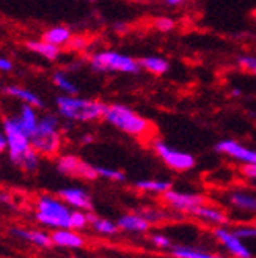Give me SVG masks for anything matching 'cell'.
<instances>
[{"mask_svg":"<svg viewBox=\"0 0 256 258\" xmlns=\"http://www.w3.org/2000/svg\"><path fill=\"white\" fill-rule=\"evenodd\" d=\"M102 120H106L109 124L117 127L118 131L137 139H145L154 131V126H152V123L148 118L142 117L132 107L120 104V102L107 104L104 118Z\"/></svg>","mask_w":256,"mask_h":258,"instance_id":"7a4b0ae2","label":"cell"},{"mask_svg":"<svg viewBox=\"0 0 256 258\" xmlns=\"http://www.w3.org/2000/svg\"><path fill=\"white\" fill-rule=\"evenodd\" d=\"M52 82L61 92V95H79L77 84L71 79L66 71H61V70L55 71L52 74Z\"/></svg>","mask_w":256,"mask_h":258,"instance_id":"603a6c76","label":"cell"},{"mask_svg":"<svg viewBox=\"0 0 256 258\" xmlns=\"http://www.w3.org/2000/svg\"><path fill=\"white\" fill-rule=\"evenodd\" d=\"M25 47H27V50H30V52L50 61L57 60L61 54V47H57L44 40H29V41H25Z\"/></svg>","mask_w":256,"mask_h":258,"instance_id":"ffe728a7","label":"cell"},{"mask_svg":"<svg viewBox=\"0 0 256 258\" xmlns=\"http://www.w3.org/2000/svg\"><path fill=\"white\" fill-rule=\"evenodd\" d=\"M2 93L11 99H16L19 101L21 104H29V106H33L36 109H44V101L43 98L32 92L30 88L27 87H22V85H16V84H10V85H5L2 87Z\"/></svg>","mask_w":256,"mask_h":258,"instance_id":"7c38bea8","label":"cell"},{"mask_svg":"<svg viewBox=\"0 0 256 258\" xmlns=\"http://www.w3.org/2000/svg\"><path fill=\"white\" fill-rule=\"evenodd\" d=\"M96 172H98V176L106 178V179H109V181H113V183H123V181H126L124 172H121L118 169H110V167L98 165L96 167Z\"/></svg>","mask_w":256,"mask_h":258,"instance_id":"4316f807","label":"cell"},{"mask_svg":"<svg viewBox=\"0 0 256 258\" xmlns=\"http://www.w3.org/2000/svg\"><path fill=\"white\" fill-rule=\"evenodd\" d=\"M152 150H154V153L160 158V161L175 172H189L194 169L197 164L194 154L178 150L168 144H165L163 140H154Z\"/></svg>","mask_w":256,"mask_h":258,"instance_id":"52a82bcc","label":"cell"},{"mask_svg":"<svg viewBox=\"0 0 256 258\" xmlns=\"http://www.w3.org/2000/svg\"><path fill=\"white\" fill-rule=\"evenodd\" d=\"M58 196L71 208L82 210V211H92L93 208L92 197L82 187H65L58 192Z\"/></svg>","mask_w":256,"mask_h":258,"instance_id":"4fadbf2b","label":"cell"},{"mask_svg":"<svg viewBox=\"0 0 256 258\" xmlns=\"http://www.w3.org/2000/svg\"><path fill=\"white\" fill-rule=\"evenodd\" d=\"M88 2H98V0H88Z\"/></svg>","mask_w":256,"mask_h":258,"instance_id":"7bdbcfd3","label":"cell"},{"mask_svg":"<svg viewBox=\"0 0 256 258\" xmlns=\"http://www.w3.org/2000/svg\"><path fill=\"white\" fill-rule=\"evenodd\" d=\"M154 27L159 32H172L176 27V21L168 16H160L154 21Z\"/></svg>","mask_w":256,"mask_h":258,"instance_id":"1f68e13d","label":"cell"},{"mask_svg":"<svg viewBox=\"0 0 256 258\" xmlns=\"http://www.w3.org/2000/svg\"><path fill=\"white\" fill-rule=\"evenodd\" d=\"M7 151V137L4 134V131H0V154Z\"/></svg>","mask_w":256,"mask_h":258,"instance_id":"f35d334b","label":"cell"},{"mask_svg":"<svg viewBox=\"0 0 256 258\" xmlns=\"http://www.w3.org/2000/svg\"><path fill=\"white\" fill-rule=\"evenodd\" d=\"M11 235H15L21 239H25L32 242L33 246L38 247H50L52 246V238L49 233L41 230H24V228H11Z\"/></svg>","mask_w":256,"mask_h":258,"instance_id":"d6986e66","label":"cell"},{"mask_svg":"<svg viewBox=\"0 0 256 258\" xmlns=\"http://www.w3.org/2000/svg\"><path fill=\"white\" fill-rule=\"evenodd\" d=\"M240 173L247 179H256V164H242Z\"/></svg>","mask_w":256,"mask_h":258,"instance_id":"d590c367","label":"cell"},{"mask_svg":"<svg viewBox=\"0 0 256 258\" xmlns=\"http://www.w3.org/2000/svg\"><path fill=\"white\" fill-rule=\"evenodd\" d=\"M138 214H142L149 224H157V222H162L167 219V214L162 210H157V208H145L143 211H140Z\"/></svg>","mask_w":256,"mask_h":258,"instance_id":"f1b7e54d","label":"cell"},{"mask_svg":"<svg viewBox=\"0 0 256 258\" xmlns=\"http://www.w3.org/2000/svg\"><path fill=\"white\" fill-rule=\"evenodd\" d=\"M215 151L225 154V156L231 158L234 161H239L242 164H256V150H251L245 145H242L240 142L233 139L220 140L215 145Z\"/></svg>","mask_w":256,"mask_h":258,"instance_id":"30bf717a","label":"cell"},{"mask_svg":"<svg viewBox=\"0 0 256 258\" xmlns=\"http://www.w3.org/2000/svg\"><path fill=\"white\" fill-rule=\"evenodd\" d=\"M162 2L167 5V7H172V8H178V7H183L187 0H162Z\"/></svg>","mask_w":256,"mask_h":258,"instance_id":"74e56055","label":"cell"},{"mask_svg":"<svg viewBox=\"0 0 256 258\" xmlns=\"http://www.w3.org/2000/svg\"><path fill=\"white\" fill-rule=\"evenodd\" d=\"M57 170L61 175L87 179V181H93V179L99 178L96 167L80 159L79 156H75V154H63V156H60L57 159Z\"/></svg>","mask_w":256,"mask_h":258,"instance_id":"ba28073f","label":"cell"},{"mask_svg":"<svg viewBox=\"0 0 256 258\" xmlns=\"http://www.w3.org/2000/svg\"><path fill=\"white\" fill-rule=\"evenodd\" d=\"M40 117H41V115L38 113V109L33 107V106H29V104H21L19 112L16 115L18 123L21 124V127L30 137L35 133V129L38 126V121H40Z\"/></svg>","mask_w":256,"mask_h":258,"instance_id":"ac0fdd59","label":"cell"},{"mask_svg":"<svg viewBox=\"0 0 256 258\" xmlns=\"http://www.w3.org/2000/svg\"><path fill=\"white\" fill-rule=\"evenodd\" d=\"M170 250H172V255L175 258H226V256L219 255V253L204 252V250L187 247V246H173Z\"/></svg>","mask_w":256,"mask_h":258,"instance_id":"484cf974","label":"cell"},{"mask_svg":"<svg viewBox=\"0 0 256 258\" xmlns=\"http://www.w3.org/2000/svg\"><path fill=\"white\" fill-rule=\"evenodd\" d=\"M88 216V222L92 224L93 230L96 231V233L102 235V236H113V235H117L120 228L117 225V222H113L110 221V219H104V217H98L95 216L93 213H87Z\"/></svg>","mask_w":256,"mask_h":258,"instance_id":"7402d4cb","label":"cell"},{"mask_svg":"<svg viewBox=\"0 0 256 258\" xmlns=\"http://www.w3.org/2000/svg\"><path fill=\"white\" fill-rule=\"evenodd\" d=\"M52 242L54 246L58 247H65V249H80L85 246V239L75 233V230L72 228H55V231L52 235Z\"/></svg>","mask_w":256,"mask_h":258,"instance_id":"5bb4252c","label":"cell"},{"mask_svg":"<svg viewBox=\"0 0 256 258\" xmlns=\"http://www.w3.org/2000/svg\"><path fill=\"white\" fill-rule=\"evenodd\" d=\"M13 68H15V63H13V60H10L8 57H0V73L8 74V73L13 71Z\"/></svg>","mask_w":256,"mask_h":258,"instance_id":"8d00e7d4","label":"cell"},{"mask_svg":"<svg viewBox=\"0 0 256 258\" xmlns=\"http://www.w3.org/2000/svg\"><path fill=\"white\" fill-rule=\"evenodd\" d=\"M236 63L240 70L256 76V55H239Z\"/></svg>","mask_w":256,"mask_h":258,"instance_id":"4dcf8cb0","label":"cell"},{"mask_svg":"<svg viewBox=\"0 0 256 258\" xmlns=\"http://www.w3.org/2000/svg\"><path fill=\"white\" fill-rule=\"evenodd\" d=\"M95 139H93V136H83V139H82V142L83 144H92Z\"/></svg>","mask_w":256,"mask_h":258,"instance_id":"ab89813d","label":"cell"},{"mask_svg":"<svg viewBox=\"0 0 256 258\" xmlns=\"http://www.w3.org/2000/svg\"><path fill=\"white\" fill-rule=\"evenodd\" d=\"M55 107L58 117L63 120L92 123L104 118L107 104L99 99L83 98L79 95H58L55 98Z\"/></svg>","mask_w":256,"mask_h":258,"instance_id":"6da1fadb","label":"cell"},{"mask_svg":"<svg viewBox=\"0 0 256 258\" xmlns=\"http://www.w3.org/2000/svg\"><path fill=\"white\" fill-rule=\"evenodd\" d=\"M134 187L142 192L163 194L172 189V181L168 179H138L134 183Z\"/></svg>","mask_w":256,"mask_h":258,"instance_id":"d4e9b609","label":"cell"},{"mask_svg":"<svg viewBox=\"0 0 256 258\" xmlns=\"http://www.w3.org/2000/svg\"><path fill=\"white\" fill-rule=\"evenodd\" d=\"M233 233L240 239H251L256 238V227H237L233 230Z\"/></svg>","mask_w":256,"mask_h":258,"instance_id":"d6a6232c","label":"cell"},{"mask_svg":"<svg viewBox=\"0 0 256 258\" xmlns=\"http://www.w3.org/2000/svg\"><path fill=\"white\" fill-rule=\"evenodd\" d=\"M138 64L142 70H145L149 74H154V76H162L170 70V61L162 55L142 57V58H138Z\"/></svg>","mask_w":256,"mask_h":258,"instance_id":"44dd1931","label":"cell"},{"mask_svg":"<svg viewBox=\"0 0 256 258\" xmlns=\"http://www.w3.org/2000/svg\"><path fill=\"white\" fill-rule=\"evenodd\" d=\"M162 199L172 210L183 211V213H195L197 208H200L201 205L206 203V199H204L201 194L181 192V190H175V189L163 192Z\"/></svg>","mask_w":256,"mask_h":258,"instance_id":"9c48e42d","label":"cell"},{"mask_svg":"<svg viewBox=\"0 0 256 258\" xmlns=\"http://www.w3.org/2000/svg\"><path fill=\"white\" fill-rule=\"evenodd\" d=\"M72 36V30L66 27V25H54V27H49L47 30H44V33L41 35V40L57 47H63L69 44Z\"/></svg>","mask_w":256,"mask_h":258,"instance_id":"2e32d148","label":"cell"},{"mask_svg":"<svg viewBox=\"0 0 256 258\" xmlns=\"http://www.w3.org/2000/svg\"><path fill=\"white\" fill-rule=\"evenodd\" d=\"M117 225L120 230L129 231V233H145V231H148L151 227V224L138 213H131V214L121 216L117 221Z\"/></svg>","mask_w":256,"mask_h":258,"instance_id":"9a60e30c","label":"cell"},{"mask_svg":"<svg viewBox=\"0 0 256 258\" xmlns=\"http://www.w3.org/2000/svg\"><path fill=\"white\" fill-rule=\"evenodd\" d=\"M228 202L237 210L256 213V197L251 196V194H248V192H242V190L231 192L228 196Z\"/></svg>","mask_w":256,"mask_h":258,"instance_id":"cb8c5ba5","label":"cell"},{"mask_svg":"<svg viewBox=\"0 0 256 258\" xmlns=\"http://www.w3.org/2000/svg\"><path fill=\"white\" fill-rule=\"evenodd\" d=\"M38 167H40V154L32 148L22 158V161L19 164V169H22L24 172H35V170H38Z\"/></svg>","mask_w":256,"mask_h":258,"instance_id":"83f0119b","label":"cell"},{"mask_svg":"<svg viewBox=\"0 0 256 258\" xmlns=\"http://www.w3.org/2000/svg\"><path fill=\"white\" fill-rule=\"evenodd\" d=\"M198 219H201L203 222H208L212 225H219V227H225L229 222V217L225 211L215 208V206H209V205H201L200 208H197V211L194 213Z\"/></svg>","mask_w":256,"mask_h":258,"instance_id":"e0dca14e","label":"cell"},{"mask_svg":"<svg viewBox=\"0 0 256 258\" xmlns=\"http://www.w3.org/2000/svg\"><path fill=\"white\" fill-rule=\"evenodd\" d=\"M90 68L96 73H121V74H138L140 64L138 60L121 54L118 50H99L90 57Z\"/></svg>","mask_w":256,"mask_h":258,"instance_id":"277c9868","label":"cell"},{"mask_svg":"<svg viewBox=\"0 0 256 258\" xmlns=\"http://www.w3.org/2000/svg\"><path fill=\"white\" fill-rule=\"evenodd\" d=\"M88 216L82 210L71 211V228L72 230H82L88 225Z\"/></svg>","mask_w":256,"mask_h":258,"instance_id":"f546056e","label":"cell"},{"mask_svg":"<svg viewBox=\"0 0 256 258\" xmlns=\"http://www.w3.org/2000/svg\"><path fill=\"white\" fill-rule=\"evenodd\" d=\"M151 242L154 244V247L157 249H172V241L168 236H165V235H152L151 236Z\"/></svg>","mask_w":256,"mask_h":258,"instance_id":"836d02e7","label":"cell"},{"mask_svg":"<svg viewBox=\"0 0 256 258\" xmlns=\"http://www.w3.org/2000/svg\"><path fill=\"white\" fill-rule=\"evenodd\" d=\"M214 235L233 256H236V258H251L250 249L245 246L244 241L233 233V230H228L225 227H217L214 230Z\"/></svg>","mask_w":256,"mask_h":258,"instance_id":"8fae6325","label":"cell"},{"mask_svg":"<svg viewBox=\"0 0 256 258\" xmlns=\"http://www.w3.org/2000/svg\"><path fill=\"white\" fill-rule=\"evenodd\" d=\"M72 258H79V256H72Z\"/></svg>","mask_w":256,"mask_h":258,"instance_id":"ee69618b","label":"cell"},{"mask_svg":"<svg viewBox=\"0 0 256 258\" xmlns=\"http://www.w3.org/2000/svg\"><path fill=\"white\" fill-rule=\"evenodd\" d=\"M4 134L7 137V153L13 165L19 167L22 158L32 150L30 136L18 123L16 115H8L4 118Z\"/></svg>","mask_w":256,"mask_h":258,"instance_id":"8992f818","label":"cell"},{"mask_svg":"<svg viewBox=\"0 0 256 258\" xmlns=\"http://www.w3.org/2000/svg\"><path fill=\"white\" fill-rule=\"evenodd\" d=\"M58 113H43L38 121L35 133L30 137L32 148L44 158H54L61 148Z\"/></svg>","mask_w":256,"mask_h":258,"instance_id":"3957f363","label":"cell"},{"mask_svg":"<svg viewBox=\"0 0 256 258\" xmlns=\"http://www.w3.org/2000/svg\"><path fill=\"white\" fill-rule=\"evenodd\" d=\"M132 2H149V0H132Z\"/></svg>","mask_w":256,"mask_h":258,"instance_id":"b9f144b4","label":"cell"},{"mask_svg":"<svg viewBox=\"0 0 256 258\" xmlns=\"http://www.w3.org/2000/svg\"><path fill=\"white\" fill-rule=\"evenodd\" d=\"M35 219L52 228H71V210L68 205L50 196H41L36 202Z\"/></svg>","mask_w":256,"mask_h":258,"instance_id":"5b68a950","label":"cell"},{"mask_svg":"<svg viewBox=\"0 0 256 258\" xmlns=\"http://www.w3.org/2000/svg\"><path fill=\"white\" fill-rule=\"evenodd\" d=\"M69 47H72V49H75L77 52H80V50H85L87 49V46H88V40L85 36H72V40L69 41V44H68Z\"/></svg>","mask_w":256,"mask_h":258,"instance_id":"e575fe53","label":"cell"},{"mask_svg":"<svg viewBox=\"0 0 256 258\" xmlns=\"http://www.w3.org/2000/svg\"><path fill=\"white\" fill-rule=\"evenodd\" d=\"M231 93H233L234 96H240V95H242V92H240L239 88H233V92H231Z\"/></svg>","mask_w":256,"mask_h":258,"instance_id":"60d3db41","label":"cell"}]
</instances>
